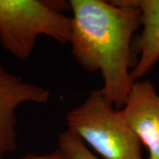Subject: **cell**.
Segmentation results:
<instances>
[{"mask_svg":"<svg viewBox=\"0 0 159 159\" xmlns=\"http://www.w3.org/2000/svg\"><path fill=\"white\" fill-rule=\"evenodd\" d=\"M69 4L72 54L81 67L101 72L102 94L121 110L134 84L131 72L137 59L132 45L142 25L139 0H71Z\"/></svg>","mask_w":159,"mask_h":159,"instance_id":"cell-1","label":"cell"},{"mask_svg":"<svg viewBox=\"0 0 159 159\" xmlns=\"http://www.w3.org/2000/svg\"><path fill=\"white\" fill-rule=\"evenodd\" d=\"M71 9L64 1L0 0V44L12 56L27 61L40 35L61 44L69 43L72 17L62 11Z\"/></svg>","mask_w":159,"mask_h":159,"instance_id":"cell-2","label":"cell"},{"mask_svg":"<svg viewBox=\"0 0 159 159\" xmlns=\"http://www.w3.org/2000/svg\"><path fill=\"white\" fill-rule=\"evenodd\" d=\"M68 129L103 159H142L141 142L127 125L122 111L115 108L101 89L66 114Z\"/></svg>","mask_w":159,"mask_h":159,"instance_id":"cell-3","label":"cell"},{"mask_svg":"<svg viewBox=\"0 0 159 159\" xmlns=\"http://www.w3.org/2000/svg\"><path fill=\"white\" fill-rule=\"evenodd\" d=\"M51 91L11 74L0 63V159L17 149L16 110L22 103L46 104Z\"/></svg>","mask_w":159,"mask_h":159,"instance_id":"cell-4","label":"cell"},{"mask_svg":"<svg viewBox=\"0 0 159 159\" xmlns=\"http://www.w3.org/2000/svg\"><path fill=\"white\" fill-rule=\"evenodd\" d=\"M127 125L148 152L159 159V94L148 80H136L121 109Z\"/></svg>","mask_w":159,"mask_h":159,"instance_id":"cell-5","label":"cell"},{"mask_svg":"<svg viewBox=\"0 0 159 159\" xmlns=\"http://www.w3.org/2000/svg\"><path fill=\"white\" fill-rule=\"evenodd\" d=\"M142 30L133 41L134 55H140L131 72L133 81L139 80L159 60V0H139Z\"/></svg>","mask_w":159,"mask_h":159,"instance_id":"cell-6","label":"cell"},{"mask_svg":"<svg viewBox=\"0 0 159 159\" xmlns=\"http://www.w3.org/2000/svg\"><path fill=\"white\" fill-rule=\"evenodd\" d=\"M58 148L67 159H100L92 153L83 141L70 129L59 134Z\"/></svg>","mask_w":159,"mask_h":159,"instance_id":"cell-7","label":"cell"},{"mask_svg":"<svg viewBox=\"0 0 159 159\" xmlns=\"http://www.w3.org/2000/svg\"><path fill=\"white\" fill-rule=\"evenodd\" d=\"M20 159H67L62 151L57 148L51 153L44 155H27Z\"/></svg>","mask_w":159,"mask_h":159,"instance_id":"cell-8","label":"cell"}]
</instances>
